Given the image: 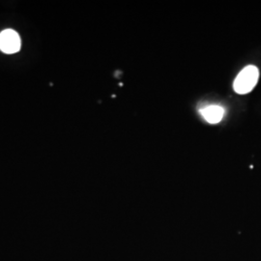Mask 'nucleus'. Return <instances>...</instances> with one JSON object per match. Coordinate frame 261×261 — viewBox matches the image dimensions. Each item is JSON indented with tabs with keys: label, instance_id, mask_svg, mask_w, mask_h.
I'll use <instances>...</instances> for the list:
<instances>
[{
	"label": "nucleus",
	"instance_id": "1",
	"mask_svg": "<svg viewBox=\"0 0 261 261\" xmlns=\"http://www.w3.org/2000/svg\"><path fill=\"white\" fill-rule=\"evenodd\" d=\"M259 71L255 66L245 67L235 79L233 88L238 94H247L251 92L258 82Z\"/></svg>",
	"mask_w": 261,
	"mask_h": 261
},
{
	"label": "nucleus",
	"instance_id": "2",
	"mask_svg": "<svg viewBox=\"0 0 261 261\" xmlns=\"http://www.w3.org/2000/svg\"><path fill=\"white\" fill-rule=\"evenodd\" d=\"M20 38L15 30L6 29L0 33V50L4 54H16L20 49Z\"/></svg>",
	"mask_w": 261,
	"mask_h": 261
},
{
	"label": "nucleus",
	"instance_id": "3",
	"mask_svg": "<svg viewBox=\"0 0 261 261\" xmlns=\"http://www.w3.org/2000/svg\"><path fill=\"white\" fill-rule=\"evenodd\" d=\"M200 112L206 121L209 122L211 124H216V123L221 121L224 115V108H222L220 106H216V105L208 106L204 109H202Z\"/></svg>",
	"mask_w": 261,
	"mask_h": 261
}]
</instances>
